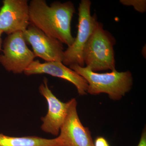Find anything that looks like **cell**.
Segmentation results:
<instances>
[{
	"label": "cell",
	"mask_w": 146,
	"mask_h": 146,
	"mask_svg": "<svg viewBox=\"0 0 146 146\" xmlns=\"http://www.w3.org/2000/svg\"><path fill=\"white\" fill-rule=\"evenodd\" d=\"M137 146H146V129L145 127L143 131L140 141Z\"/></svg>",
	"instance_id": "5bb4252c"
},
{
	"label": "cell",
	"mask_w": 146,
	"mask_h": 146,
	"mask_svg": "<svg viewBox=\"0 0 146 146\" xmlns=\"http://www.w3.org/2000/svg\"><path fill=\"white\" fill-rule=\"evenodd\" d=\"M39 91L46 99L48 105L46 115L41 118V129L46 133L58 136L67 115L68 102H61L53 94L49 88L46 78L39 86Z\"/></svg>",
	"instance_id": "9c48e42d"
},
{
	"label": "cell",
	"mask_w": 146,
	"mask_h": 146,
	"mask_svg": "<svg viewBox=\"0 0 146 146\" xmlns=\"http://www.w3.org/2000/svg\"><path fill=\"white\" fill-rule=\"evenodd\" d=\"M0 146H63L60 138L47 139L36 136L13 137L0 133Z\"/></svg>",
	"instance_id": "8fae6325"
},
{
	"label": "cell",
	"mask_w": 146,
	"mask_h": 146,
	"mask_svg": "<svg viewBox=\"0 0 146 146\" xmlns=\"http://www.w3.org/2000/svg\"><path fill=\"white\" fill-rule=\"evenodd\" d=\"M68 102L67 115L58 136L63 146H94L89 128L84 127L79 117L76 99Z\"/></svg>",
	"instance_id": "8992f818"
},
{
	"label": "cell",
	"mask_w": 146,
	"mask_h": 146,
	"mask_svg": "<svg viewBox=\"0 0 146 146\" xmlns=\"http://www.w3.org/2000/svg\"><path fill=\"white\" fill-rule=\"evenodd\" d=\"M30 25L29 4L27 0H4L0 8V31L7 35L23 32Z\"/></svg>",
	"instance_id": "ba28073f"
},
{
	"label": "cell",
	"mask_w": 146,
	"mask_h": 146,
	"mask_svg": "<svg viewBox=\"0 0 146 146\" xmlns=\"http://www.w3.org/2000/svg\"><path fill=\"white\" fill-rule=\"evenodd\" d=\"M94 146H110L108 141L102 136H98L94 142Z\"/></svg>",
	"instance_id": "4fadbf2b"
},
{
	"label": "cell",
	"mask_w": 146,
	"mask_h": 146,
	"mask_svg": "<svg viewBox=\"0 0 146 146\" xmlns=\"http://www.w3.org/2000/svg\"><path fill=\"white\" fill-rule=\"evenodd\" d=\"M23 35L27 44L31 46L35 57L47 62H63L65 50L60 41L48 36L31 24Z\"/></svg>",
	"instance_id": "52a82bcc"
},
{
	"label": "cell",
	"mask_w": 146,
	"mask_h": 146,
	"mask_svg": "<svg viewBox=\"0 0 146 146\" xmlns=\"http://www.w3.org/2000/svg\"><path fill=\"white\" fill-rule=\"evenodd\" d=\"M91 5L89 0H82L79 3L77 35L72 45L64 51L62 63L66 66H84V49L98 22L96 14L91 15Z\"/></svg>",
	"instance_id": "277c9868"
},
{
	"label": "cell",
	"mask_w": 146,
	"mask_h": 146,
	"mask_svg": "<svg viewBox=\"0 0 146 146\" xmlns=\"http://www.w3.org/2000/svg\"><path fill=\"white\" fill-rule=\"evenodd\" d=\"M27 76L47 74L70 82L76 86L79 95L87 94L88 84L83 77L59 61L40 63L34 60L24 72Z\"/></svg>",
	"instance_id": "30bf717a"
},
{
	"label": "cell",
	"mask_w": 146,
	"mask_h": 146,
	"mask_svg": "<svg viewBox=\"0 0 146 146\" xmlns=\"http://www.w3.org/2000/svg\"><path fill=\"white\" fill-rule=\"evenodd\" d=\"M116 39L98 22L83 52L84 65L93 71L116 70L114 46Z\"/></svg>",
	"instance_id": "3957f363"
},
{
	"label": "cell",
	"mask_w": 146,
	"mask_h": 146,
	"mask_svg": "<svg viewBox=\"0 0 146 146\" xmlns=\"http://www.w3.org/2000/svg\"><path fill=\"white\" fill-rule=\"evenodd\" d=\"M120 3L124 5L132 6L140 13H145L146 11V0H120Z\"/></svg>",
	"instance_id": "7c38bea8"
},
{
	"label": "cell",
	"mask_w": 146,
	"mask_h": 146,
	"mask_svg": "<svg viewBox=\"0 0 146 146\" xmlns=\"http://www.w3.org/2000/svg\"><path fill=\"white\" fill-rule=\"evenodd\" d=\"M69 67L86 80L88 84L87 93L91 95L104 93L108 94L111 100H119L133 86V76L129 70L119 72L115 70L110 72L98 73L87 67L77 65Z\"/></svg>",
	"instance_id": "7a4b0ae2"
},
{
	"label": "cell",
	"mask_w": 146,
	"mask_h": 146,
	"mask_svg": "<svg viewBox=\"0 0 146 146\" xmlns=\"http://www.w3.org/2000/svg\"><path fill=\"white\" fill-rule=\"evenodd\" d=\"M2 44L0 63L8 72L22 74L34 61V53L27 46L22 32L7 35Z\"/></svg>",
	"instance_id": "5b68a950"
},
{
	"label": "cell",
	"mask_w": 146,
	"mask_h": 146,
	"mask_svg": "<svg viewBox=\"0 0 146 146\" xmlns=\"http://www.w3.org/2000/svg\"><path fill=\"white\" fill-rule=\"evenodd\" d=\"M3 33L2 32L0 31V51L2 50V47L3 42H2V40L1 38V35L3 34Z\"/></svg>",
	"instance_id": "9a60e30c"
},
{
	"label": "cell",
	"mask_w": 146,
	"mask_h": 146,
	"mask_svg": "<svg viewBox=\"0 0 146 146\" xmlns=\"http://www.w3.org/2000/svg\"><path fill=\"white\" fill-rule=\"evenodd\" d=\"M29 8L30 24L68 47L72 45L71 22L76 12L72 2L55 1L49 6L44 0H32Z\"/></svg>",
	"instance_id": "6da1fadb"
}]
</instances>
